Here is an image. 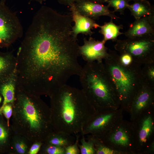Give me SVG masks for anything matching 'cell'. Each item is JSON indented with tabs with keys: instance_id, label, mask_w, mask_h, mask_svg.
I'll use <instances>...</instances> for the list:
<instances>
[{
	"instance_id": "1",
	"label": "cell",
	"mask_w": 154,
	"mask_h": 154,
	"mask_svg": "<svg viewBox=\"0 0 154 154\" xmlns=\"http://www.w3.org/2000/svg\"><path fill=\"white\" fill-rule=\"evenodd\" d=\"M78 49L47 39L21 42L16 56V85L33 94L50 97L72 76H79Z\"/></svg>"
},
{
	"instance_id": "2",
	"label": "cell",
	"mask_w": 154,
	"mask_h": 154,
	"mask_svg": "<svg viewBox=\"0 0 154 154\" xmlns=\"http://www.w3.org/2000/svg\"><path fill=\"white\" fill-rule=\"evenodd\" d=\"M10 125L14 132L33 143L44 142L53 131L50 107L40 96L16 85Z\"/></svg>"
},
{
	"instance_id": "3",
	"label": "cell",
	"mask_w": 154,
	"mask_h": 154,
	"mask_svg": "<svg viewBox=\"0 0 154 154\" xmlns=\"http://www.w3.org/2000/svg\"><path fill=\"white\" fill-rule=\"evenodd\" d=\"M53 130L71 135L81 133L95 110L82 90L65 84L49 97Z\"/></svg>"
},
{
	"instance_id": "4",
	"label": "cell",
	"mask_w": 154,
	"mask_h": 154,
	"mask_svg": "<svg viewBox=\"0 0 154 154\" xmlns=\"http://www.w3.org/2000/svg\"><path fill=\"white\" fill-rule=\"evenodd\" d=\"M105 68L109 76L119 102L131 103L133 100L145 83L142 76L141 65L133 62L130 65L122 64L119 54L109 50L103 60Z\"/></svg>"
},
{
	"instance_id": "5",
	"label": "cell",
	"mask_w": 154,
	"mask_h": 154,
	"mask_svg": "<svg viewBox=\"0 0 154 154\" xmlns=\"http://www.w3.org/2000/svg\"><path fill=\"white\" fill-rule=\"evenodd\" d=\"M79 76L82 90L95 111L119 103L102 61L87 62Z\"/></svg>"
},
{
	"instance_id": "6",
	"label": "cell",
	"mask_w": 154,
	"mask_h": 154,
	"mask_svg": "<svg viewBox=\"0 0 154 154\" xmlns=\"http://www.w3.org/2000/svg\"><path fill=\"white\" fill-rule=\"evenodd\" d=\"M115 49L131 56L134 62L144 64L154 62V35L128 37L116 40Z\"/></svg>"
},
{
	"instance_id": "7",
	"label": "cell",
	"mask_w": 154,
	"mask_h": 154,
	"mask_svg": "<svg viewBox=\"0 0 154 154\" xmlns=\"http://www.w3.org/2000/svg\"><path fill=\"white\" fill-rule=\"evenodd\" d=\"M23 34L22 26L16 14L0 2V48H8Z\"/></svg>"
},
{
	"instance_id": "8",
	"label": "cell",
	"mask_w": 154,
	"mask_h": 154,
	"mask_svg": "<svg viewBox=\"0 0 154 154\" xmlns=\"http://www.w3.org/2000/svg\"><path fill=\"white\" fill-rule=\"evenodd\" d=\"M84 41L83 45L79 46V54L87 62L102 61L108 55V48L103 40H96L90 37L88 40L84 38Z\"/></svg>"
},
{
	"instance_id": "9",
	"label": "cell",
	"mask_w": 154,
	"mask_h": 154,
	"mask_svg": "<svg viewBox=\"0 0 154 154\" xmlns=\"http://www.w3.org/2000/svg\"><path fill=\"white\" fill-rule=\"evenodd\" d=\"M74 3L81 14L94 20L98 19L103 16H108L111 19L116 20L120 18L116 15L114 11L109 9L110 7L108 5H105L87 0H78Z\"/></svg>"
},
{
	"instance_id": "10",
	"label": "cell",
	"mask_w": 154,
	"mask_h": 154,
	"mask_svg": "<svg viewBox=\"0 0 154 154\" xmlns=\"http://www.w3.org/2000/svg\"><path fill=\"white\" fill-rule=\"evenodd\" d=\"M69 6L73 22H75L74 25L72 28L73 38L77 41L78 35L80 33L91 37L94 33L92 29L99 27L100 25L94 19L81 14L76 9L74 3Z\"/></svg>"
},
{
	"instance_id": "11",
	"label": "cell",
	"mask_w": 154,
	"mask_h": 154,
	"mask_svg": "<svg viewBox=\"0 0 154 154\" xmlns=\"http://www.w3.org/2000/svg\"><path fill=\"white\" fill-rule=\"evenodd\" d=\"M124 34L127 38L154 35V15L135 19Z\"/></svg>"
},
{
	"instance_id": "12",
	"label": "cell",
	"mask_w": 154,
	"mask_h": 154,
	"mask_svg": "<svg viewBox=\"0 0 154 154\" xmlns=\"http://www.w3.org/2000/svg\"><path fill=\"white\" fill-rule=\"evenodd\" d=\"M17 58L13 51H0V84L7 79L16 70Z\"/></svg>"
},
{
	"instance_id": "13",
	"label": "cell",
	"mask_w": 154,
	"mask_h": 154,
	"mask_svg": "<svg viewBox=\"0 0 154 154\" xmlns=\"http://www.w3.org/2000/svg\"><path fill=\"white\" fill-rule=\"evenodd\" d=\"M16 70L7 79L0 84V94L3 97V101L0 108V114L3 107L8 103L13 104L15 99V88L17 84Z\"/></svg>"
},
{
	"instance_id": "14",
	"label": "cell",
	"mask_w": 154,
	"mask_h": 154,
	"mask_svg": "<svg viewBox=\"0 0 154 154\" xmlns=\"http://www.w3.org/2000/svg\"><path fill=\"white\" fill-rule=\"evenodd\" d=\"M15 132L2 114H0V154L9 153L12 137Z\"/></svg>"
},
{
	"instance_id": "15",
	"label": "cell",
	"mask_w": 154,
	"mask_h": 154,
	"mask_svg": "<svg viewBox=\"0 0 154 154\" xmlns=\"http://www.w3.org/2000/svg\"><path fill=\"white\" fill-rule=\"evenodd\" d=\"M62 131H53L43 143L65 147L74 143L76 137Z\"/></svg>"
},
{
	"instance_id": "16",
	"label": "cell",
	"mask_w": 154,
	"mask_h": 154,
	"mask_svg": "<svg viewBox=\"0 0 154 154\" xmlns=\"http://www.w3.org/2000/svg\"><path fill=\"white\" fill-rule=\"evenodd\" d=\"M33 144L25 137L14 133L11 139L9 153L28 154Z\"/></svg>"
},
{
	"instance_id": "17",
	"label": "cell",
	"mask_w": 154,
	"mask_h": 154,
	"mask_svg": "<svg viewBox=\"0 0 154 154\" xmlns=\"http://www.w3.org/2000/svg\"><path fill=\"white\" fill-rule=\"evenodd\" d=\"M99 28H100L99 33L103 35V40L105 42L109 40L116 41L119 36L124 34L120 31L123 28V25H116L113 22L112 19L110 22H105L103 25H100Z\"/></svg>"
},
{
	"instance_id": "18",
	"label": "cell",
	"mask_w": 154,
	"mask_h": 154,
	"mask_svg": "<svg viewBox=\"0 0 154 154\" xmlns=\"http://www.w3.org/2000/svg\"><path fill=\"white\" fill-rule=\"evenodd\" d=\"M135 19L144 16L154 15V8L149 1L147 2H134L129 4L127 8Z\"/></svg>"
},
{
	"instance_id": "19",
	"label": "cell",
	"mask_w": 154,
	"mask_h": 154,
	"mask_svg": "<svg viewBox=\"0 0 154 154\" xmlns=\"http://www.w3.org/2000/svg\"><path fill=\"white\" fill-rule=\"evenodd\" d=\"M142 73L145 82L154 88V62L144 64Z\"/></svg>"
},
{
	"instance_id": "20",
	"label": "cell",
	"mask_w": 154,
	"mask_h": 154,
	"mask_svg": "<svg viewBox=\"0 0 154 154\" xmlns=\"http://www.w3.org/2000/svg\"><path fill=\"white\" fill-rule=\"evenodd\" d=\"M82 138L80 140L81 144H78V146L81 154H94L96 150L92 137H88V141H86L84 135L81 134Z\"/></svg>"
},
{
	"instance_id": "21",
	"label": "cell",
	"mask_w": 154,
	"mask_h": 154,
	"mask_svg": "<svg viewBox=\"0 0 154 154\" xmlns=\"http://www.w3.org/2000/svg\"><path fill=\"white\" fill-rule=\"evenodd\" d=\"M153 124L152 120L150 117H147L143 121L139 133L140 139L141 142L146 141L147 138L151 131Z\"/></svg>"
},
{
	"instance_id": "22",
	"label": "cell",
	"mask_w": 154,
	"mask_h": 154,
	"mask_svg": "<svg viewBox=\"0 0 154 154\" xmlns=\"http://www.w3.org/2000/svg\"><path fill=\"white\" fill-rule=\"evenodd\" d=\"M38 153L39 154H65V148L42 143Z\"/></svg>"
},
{
	"instance_id": "23",
	"label": "cell",
	"mask_w": 154,
	"mask_h": 154,
	"mask_svg": "<svg viewBox=\"0 0 154 154\" xmlns=\"http://www.w3.org/2000/svg\"><path fill=\"white\" fill-rule=\"evenodd\" d=\"M106 3L109 7L114 8L115 12H118L121 15H124V11L129 4L127 0H108Z\"/></svg>"
},
{
	"instance_id": "24",
	"label": "cell",
	"mask_w": 154,
	"mask_h": 154,
	"mask_svg": "<svg viewBox=\"0 0 154 154\" xmlns=\"http://www.w3.org/2000/svg\"><path fill=\"white\" fill-rule=\"evenodd\" d=\"M111 140L116 144L123 146L127 145L129 143L127 135L121 129L118 130L113 135Z\"/></svg>"
},
{
	"instance_id": "25",
	"label": "cell",
	"mask_w": 154,
	"mask_h": 154,
	"mask_svg": "<svg viewBox=\"0 0 154 154\" xmlns=\"http://www.w3.org/2000/svg\"><path fill=\"white\" fill-rule=\"evenodd\" d=\"M76 135V140L73 144L65 148V154H79L80 153L78 146L80 135L78 133Z\"/></svg>"
},
{
	"instance_id": "26",
	"label": "cell",
	"mask_w": 154,
	"mask_h": 154,
	"mask_svg": "<svg viewBox=\"0 0 154 154\" xmlns=\"http://www.w3.org/2000/svg\"><path fill=\"white\" fill-rule=\"evenodd\" d=\"M13 112L12 103H8L5 105L3 108L1 113L3 114L7 120L8 124L10 125V119L11 117Z\"/></svg>"
},
{
	"instance_id": "27",
	"label": "cell",
	"mask_w": 154,
	"mask_h": 154,
	"mask_svg": "<svg viewBox=\"0 0 154 154\" xmlns=\"http://www.w3.org/2000/svg\"><path fill=\"white\" fill-rule=\"evenodd\" d=\"M119 58L121 63L124 66H129L133 62L131 56L128 54H119Z\"/></svg>"
},
{
	"instance_id": "28",
	"label": "cell",
	"mask_w": 154,
	"mask_h": 154,
	"mask_svg": "<svg viewBox=\"0 0 154 154\" xmlns=\"http://www.w3.org/2000/svg\"><path fill=\"white\" fill-rule=\"evenodd\" d=\"M42 144V143L39 142L33 143L29 149L28 154H36L38 153Z\"/></svg>"
},
{
	"instance_id": "29",
	"label": "cell",
	"mask_w": 154,
	"mask_h": 154,
	"mask_svg": "<svg viewBox=\"0 0 154 154\" xmlns=\"http://www.w3.org/2000/svg\"><path fill=\"white\" fill-rule=\"evenodd\" d=\"M58 2L60 4L69 5L70 4L74 3L78 0H57Z\"/></svg>"
},
{
	"instance_id": "30",
	"label": "cell",
	"mask_w": 154,
	"mask_h": 154,
	"mask_svg": "<svg viewBox=\"0 0 154 154\" xmlns=\"http://www.w3.org/2000/svg\"><path fill=\"white\" fill-rule=\"evenodd\" d=\"M95 3L102 4L104 3H106L108 0H87Z\"/></svg>"
},
{
	"instance_id": "31",
	"label": "cell",
	"mask_w": 154,
	"mask_h": 154,
	"mask_svg": "<svg viewBox=\"0 0 154 154\" xmlns=\"http://www.w3.org/2000/svg\"><path fill=\"white\" fill-rule=\"evenodd\" d=\"M129 2V1H133L134 2H147L148 1V0H127Z\"/></svg>"
},
{
	"instance_id": "32",
	"label": "cell",
	"mask_w": 154,
	"mask_h": 154,
	"mask_svg": "<svg viewBox=\"0 0 154 154\" xmlns=\"http://www.w3.org/2000/svg\"><path fill=\"white\" fill-rule=\"evenodd\" d=\"M46 0H30V2L32 1H36L38 2L40 4H42L43 2L45 1Z\"/></svg>"
},
{
	"instance_id": "33",
	"label": "cell",
	"mask_w": 154,
	"mask_h": 154,
	"mask_svg": "<svg viewBox=\"0 0 154 154\" xmlns=\"http://www.w3.org/2000/svg\"><path fill=\"white\" fill-rule=\"evenodd\" d=\"M7 0H0V2L5 3Z\"/></svg>"
},
{
	"instance_id": "34",
	"label": "cell",
	"mask_w": 154,
	"mask_h": 154,
	"mask_svg": "<svg viewBox=\"0 0 154 154\" xmlns=\"http://www.w3.org/2000/svg\"><path fill=\"white\" fill-rule=\"evenodd\" d=\"M1 100H2V98L1 96H0V103H1Z\"/></svg>"
}]
</instances>
